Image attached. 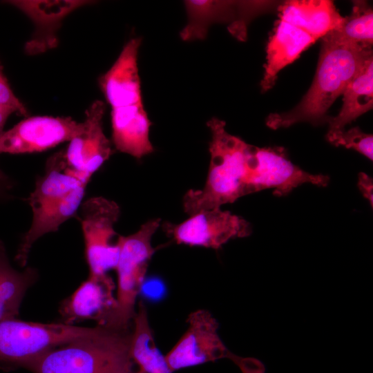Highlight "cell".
<instances>
[{
	"label": "cell",
	"mask_w": 373,
	"mask_h": 373,
	"mask_svg": "<svg viewBox=\"0 0 373 373\" xmlns=\"http://www.w3.org/2000/svg\"><path fill=\"white\" fill-rule=\"evenodd\" d=\"M322 39L318 64L310 88L291 110L270 114L266 119L270 128H287L304 122L314 125L327 122L329 107L372 56V48L346 43L332 32Z\"/></svg>",
	"instance_id": "cell-1"
},
{
	"label": "cell",
	"mask_w": 373,
	"mask_h": 373,
	"mask_svg": "<svg viewBox=\"0 0 373 373\" xmlns=\"http://www.w3.org/2000/svg\"><path fill=\"white\" fill-rule=\"evenodd\" d=\"M187 23L180 32L184 41L202 40L214 23H227L229 32L240 41H245L250 22L271 10V1H185Z\"/></svg>",
	"instance_id": "cell-7"
},
{
	"label": "cell",
	"mask_w": 373,
	"mask_h": 373,
	"mask_svg": "<svg viewBox=\"0 0 373 373\" xmlns=\"http://www.w3.org/2000/svg\"><path fill=\"white\" fill-rule=\"evenodd\" d=\"M12 269L6 254L3 242L0 240V285Z\"/></svg>",
	"instance_id": "cell-28"
},
{
	"label": "cell",
	"mask_w": 373,
	"mask_h": 373,
	"mask_svg": "<svg viewBox=\"0 0 373 373\" xmlns=\"http://www.w3.org/2000/svg\"><path fill=\"white\" fill-rule=\"evenodd\" d=\"M15 112V111L10 108L0 106V135L2 133V128L6 119L10 115Z\"/></svg>",
	"instance_id": "cell-29"
},
{
	"label": "cell",
	"mask_w": 373,
	"mask_h": 373,
	"mask_svg": "<svg viewBox=\"0 0 373 373\" xmlns=\"http://www.w3.org/2000/svg\"><path fill=\"white\" fill-rule=\"evenodd\" d=\"M207 126L211 134L207 178L202 189L188 191L182 200L184 209L190 216L220 208L247 195L248 162L253 146L229 134L222 119L213 117Z\"/></svg>",
	"instance_id": "cell-2"
},
{
	"label": "cell",
	"mask_w": 373,
	"mask_h": 373,
	"mask_svg": "<svg viewBox=\"0 0 373 373\" xmlns=\"http://www.w3.org/2000/svg\"><path fill=\"white\" fill-rule=\"evenodd\" d=\"M0 106L10 108L22 115H28L26 106L13 93L2 70H0Z\"/></svg>",
	"instance_id": "cell-26"
},
{
	"label": "cell",
	"mask_w": 373,
	"mask_h": 373,
	"mask_svg": "<svg viewBox=\"0 0 373 373\" xmlns=\"http://www.w3.org/2000/svg\"><path fill=\"white\" fill-rule=\"evenodd\" d=\"M327 175L307 173L293 164L283 147L253 146L248 162L247 195L274 189L276 196H285L301 184L326 186Z\"/></svg>",
	"instance_id": "cell-9"
},
{
	"label": "cell",
	"mask_w": 373,
	"mask_h": 373,
	"mask_svg": "<svg viewBox=\"0 0 373 373\" xmlns=\"http://www.w3.org/2000/svg\"><path fill=\"white\" fill-rule=\"evenodd\" d=\"M130 354L133 373H172L165 356L157 348L146 308L140 302L133 320Z\"/></svg>",
	"instance_id": "cell-22"
},
{
	"label": "cell",
	"mask_w": 373,
	"mask_h": 373,
	"mask_svg": "<svg viewBox=\"0 0 373 373\" xmlns=\"http://www.w3.org/2000/svg\"><path fill=\"white\" fill-rule=\"evenodd\" d=\"M37 278V270L32 267L11 270L0 285V322L17 318L23 296Z\"/></svg>",
	"instance_id": "cell-24"
},
{
	"label": "cell",
	"mask_w": 373,
	"mask_h": 373,
	"mask_svg": "<svg viewBox=\"0 0 373 373\" xmlns=\"http://www.w3.org/2000/svg\"><path fill=\"white\" fill-rule=\"evenodd\" d=\"M140 37L131 39L111 68L98 80L112 108L142 104L137 55Z\"/></svg>",
	"instance_id": "cell-15"
},
{
	"label": "cell",
	"mask_w": 373,
	"mask_h": 373,
	"mask_svg": "<svg viewBox=\"0 0 373 373\" xmlns=\"http://www.w3.org/2000/svg\"><path fill=\"white\" fill-rule=\"evenodd\" d=\"M160 224V219L151 220L135 233L118 237L116 242L119 256L115 268L117 276L116 306L104 326L119 330L129 329L136 312V298L154 253L151 238Z\"/></svg>",
	"instance_id": "cell-4"
},
{
	"label": "cell",
	"mask_w": 373,
	"mask_h": 373,
	"mask_svg": "<svg viewBox=\"0 0 373 373\" xmlns=\"http://www.w3.org/2000/svg\"><path fill=\"white\" fill-rule=\"evenodd\" d=\"M115 287L113 279L106 274H90L61 304L64 323L72 325L89 319L96 321L98 325H105L116 306Z\"/></svg>",
	"instance_id": "cell-14"
},
{
	"label": "cell",
	"mask_w": 373,
	"mask_h": 373,
	"mask_svg": "<svg viewBox=\"0 0 373 373\" xmlns=\"http://www.w3.org/2000/svg\"><path fill=\"white\" fill-rule=\"evenodd\" d=\"M7 197V193L5 190V186L0 183V199Z\"/></svg>",
	"instance_id": "cell-30"
},
{
	"label": "cell",
	"mask_w": 373,
	"mask_h": 373,
	"mask_svg": "<svg viewBox=\"0 0 373 373\" xmlns=\"http://www.w3.org/2000/svg\"><path fill=\"white\" fill-rule=\"evenodd\" d=\"M101 326L97 334L46 351L19 367L33 373H133L132 330Z\"/></svg>",
	"instance_id": "cell-3"
},
{
	"label": "cell",
	"mask_w": 373,
	"mask_h": 373,
	"mask_svg": "<svg viewBox=\"0 0 373 373\" xmlns=\"http://www.w3.org/2000/svg\"><path fill=\"white\" fill-rule=\"evenodd\" d=\"M81 128L69 117H28L0 135V153L41 152L70 141Z\"/></svg>",
	"instance_id": "cell-11"
},
{
	"label": "cell",
	"mask_w": 373,
	"mask_h": 373,
	"mask_svg": "<svg viewBox=\"0 0 373 373\" xmlns=\"http://www.w3.org/2000/svg\"><path fill=\"white\" fill-rule=\"evenodd\" d=\"M358 186L363 196L373 207V180L367 174L361 172L358 174Z\"/></svg>",
	"instance_id": "cell-27"
},
{
	"label": "cell",
	"mask_w": 373,
	"mask_h": 373,
	"mask_svg": "<svg viewBox=\"0 0 373 373\" xmlns=\"http://www.w3.org/2000/svg\"><path fill=\"white\" fill-rule=\"evenodd\" d=\"M87 184H82L66 197L32 212L29 230L22 238L15 256L21 267L26 265L33 244L44 234L55 232L65 221L74 216L80 207Z\"/></svg>",
	"instance_id": "cell-18"
},
{
	"label": "cell",
	"mask_w": 373,
	"mask_h": 373,
	"mask_svg": "<svg viewBox=\"0 0 373 373\" xmlns=\"http://www.w3.org/2000/svg\"><path fill=\"white\" fill-rule=\"evenodd\" d=\"M326 137L334 146L354 149L370 160H373V136L357 126L347 131L327 132Z\"/></svg>",
	"instance_id": "cell-25"
},
{
	"label": "cell",
	"mask_w": 373,
	"mask_h": 373,
	"mask_svg": "<svg viewBox=\"0 0 373 373\" xmlns=\"http://www.w3.org/2000/svg\"><path fill=\"white\" fill-rule=\"evenodd\" d=\"M346 43L364 48H372L373 43V11L364 1H355L351 14L331 31Z\"/></svg>",
	"instance_id": "cell-23"
},
{
	"label": "cell",
	"mask_w": 373,
	"mask_h": 373,
	"mask_svg": "<svg viewBox=\"0 0 373 373\" xmlns=\"http://www.w3.org/2000/svg\"><path fill=\"white\" fill-rule=\"evenodd\" d=\"M112 137L115 148L137 159L153 152L151 122L143 104L112 108Z\"/></svg>",
	"instance_id": "cell-17"
},
{
	"label": "cell",
	"mask_w": 373,
	"mask_h": 373,
	"mask_svg": "<svg viewBox=\"0 0 373 373\" xmlns=\"http://www.w3.org/2000/svg\"><path fill=\"white\" fill-rule=\"evenodd\" d=\"M80 213L90 274H105L115 268L118 260L119 247L112 241L116 236L114 225L119 219V207L114 201L93 197L82 204Z\"/></svg>",
	"instance_id": "cell-8"
},
{
	"label": "cell",
	"mask_w": 373,
	"mask_h": 373,
	"mask_svg": "<svg viewBox=\"0 0 373 373\" xmlns=\"http://www.w3.org/2000/svg\"><path fill=\"white\" fill-rule=\"evenodd\" d=\"M28 16L33 22L35 31L25 45L30 55L45 52L57 46L58 31L62 20L70 13L90 4L85 0H12L6 1Z\"/></svg>",
	"instance_id": "cell-13"
},
{
	"label": "cell",
	"mask_w": 373,
	"mask_h": 373,
	"mask_svg": "<svg viewBox=\"0 0 373 373\" xmlns=\"http://www.w3.org/2000/svg\"><path fill=\"white\" fill-rule=\"evenodd\" d=\"M105 111L104 102L94 101L86 111L79 131L62 150L68 167L88 182L112 153L111 143L103 130Z\"/></svg>",
	"instance_id": "cell-12"
},
{
	"label": "cell",
	"mask_w": 373,
	"mask_h": 373,
	"mask_svg": "<svg viewBox=\"0 0 373 373\" xmlns=\"http://www.w3.org/2000/svg\"><path fill=\"white\" fill-rule=\"evenodd\" d=\"M164 230L178 244L219 249L230 239L248 236L251 224L240 216L220 208L191 215L182 223L166 222Z\"/></svg>",
	"instance_id": "cell-10"
},
{
	"label": "cell",
	"mask_w": 373,
	"mask_h": 373,
	"mask_svg": "<svg viewBox=\"0 0 373 373\" xmlns=\"http://www.w3.org/2000/svg\"><path fill=\"white\" fill-rule=\"evenodd\" d=\"M67 165L63 151L51 155L46 162L43 176L39 177L27 200L32 212L68 195L82 184H88Z\"/></svg>",
	"instance_id": "cell-20"
},
{
	"label": "cell",
	"mask_w": 373,
	"mask_h": 373,
	"mask_svg": "<svg viewBox=\"0 0 373 373\" xmlns=\"http://www.w3.org/2000/svg\"><path fill=\"white\" fill-rule=\"evenodd\" d=\"M316 41L302 28L279 19L267 46V61L260 82L262 91L271 89L278 73Z\"/></svg>",
	"instance_id": "cell-16"
},
{
	"label": "cell",
	"mask_w": 373,
	"mask_h": 373,
	"mask_svg": "<svg viewBox=\"0 0 373 373\" xmlns=\"http://www.w3.org/2000/svg\"><path fill=\"white\" fill-rule=\"evenodd\" d=\"M101 325L39 323L17 318L0 322V367H19L24 361L72 341L97 334Z\"/></svg>",
	"instance_id": "cell-5"
},
{
	"label": "cell",
	"mask_w": 373,
	"mask_h": 373,
	"mask_svg": "<svg viewBox=\"0 0 373 373\" xmlns=\"http://www.w3.org/2000/svg\"><path fill=\"white\" fill-rule=\"evenodd\" d=\"M2 70V66L1 65V63H0V70Z\"/></svg>",
	"instance_id": "cell-31"
},
{
	"label": "cell",
	"mask_w": 373,
	"mask_h": 373,
	"mask_svg": "<svg viewBox=\"0 0 373 373\" xmlns=\"http://www.w3.org/2000/svg\"><path fill=\"white\" fill-rule=\"evenodd\" d=\"M188 328L165 356L171 372L218 359L233 361L242 373H265L258 359L239 356L231 352L218 334V324L207 310L192 312L187 318Z\"/></svg>",
	"instance_id": "cell-6"
},
{
	"label": "cell",
	"mask_w": 373,
	"mask_h": 373,
	"mask_svg": "<svg viewBox=\"0 0 373 373\" xmlns=\"http://www.w3.org/2000/svg\"><path fill=\"white\" fill-rule=\"evenodd\" d=\"M343 106L338 114L328 117V132L345 129V126L365 113L373 106V56L365 61L346 86Z\"/></svg>",
	"instance_id": "cell-21"
},
{
	"label": "cell",
	"mask_w": 373,
	"mask_h": 373,
	"mask_svg": "<svg viewBox=\"0 0 373 373\" xmlns=\"http://www.w3.org/2000/svg\"><path fill=\"white\" fill-rule=\"evenodd\" d=\"M279 19L296 26L316 40L340 26L343 17L333 1L328 0H291L278 7Z\"/></svg>",
	"instance_id": "cell-19"
}]
</instances>
